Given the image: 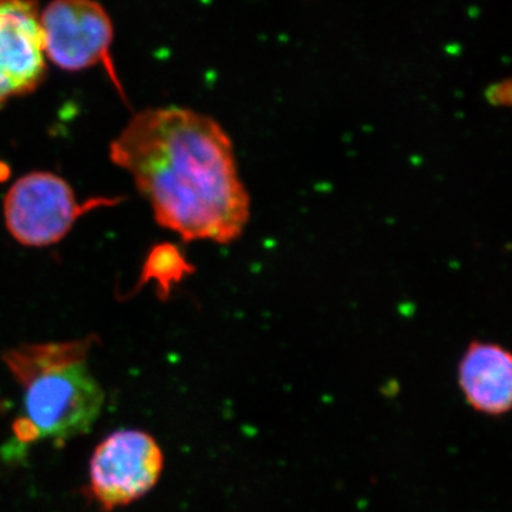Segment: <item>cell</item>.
<instances>
[{
  "mask_svg": "<svg viewBox=\"0 0 512 512\" xmlns=\"http://www.w3.org/2000/svg\"><path fill=\"white\" fill-rule=\"evenodd\" d=\"M157 224L184 241L229 244L241 237L251 201L231 138L211 117L181 107L140 111L110 144Z\"/></svg>",
  "mask_w": 512,
  "mask_h": 512,
  "instance_id": "obj_1",
  "label": "cell"
},
{
  "mask_svg": "<svg viewBox=\"0 0 512 512\" xmlns=\"http://www.w3.org/2000/svg\"><path fill=\"white\" fill-rule=\"evenodd\" d=\"M505 83L497 84V86L491 87L490 93H488V96H490L491 103L494 104H507L510 103L511 100V87L510 84H508L507 87H505Z\"/></svg>",
  "mask_w": 512,
  "mask_h": 512,
  "instance_id": "obj_9",
  "label": "cell"
},
{
  "mask_svg": "<svg viewBox=\"0 0 512 512\" xmlns=\"http://www.w3.org/2000/svg\"><path fill=\"white\" fill-rule=\"evenodd\" d=\"M147 262L148 279L156 276L161 284L165 282V288L167 285L181 281L185 275H190L192 272V266L188 265L183 254L173 245H163V247L154 249Z\"/></svg>",
  "mask_w": 512,
  "mask_h": 512,
  "instance_id": "obj_8",
  "label": "cell"
},
{
  "mask_svg": "<svg viewBox=\"0 0 512 512\" xmlns=\"http://www.w3.org/2000/svg\"><path fill=\"white\" fill-rule=\"evenodd\" d=\"M114 198L77 201L72 185L49 171H32L9 188L3 200L6 229L23 247L45 248L62 241L76 221Z\"/></svg>",
  "mask_w": 512,
  "mask_h": 512,
  "instance_id": "obj_4",
  "label": "cell"
},
{
  "mask_svg": "<svg viewBox=\"0 0 512 512\" xmlns=\"http://www.w3.org/2000/svg\"><path fill=\"white\" fill-rule=\"evenodd\" d=\"M164 463L163 448L147 431H113L94 448L84 495L101 512L128 507L156 487Z\"/></svg>",
  "mask_w": 512,
  "mask_h": 512,
  "instance_id": "obj_3",
  "label": "cell"
},
{
  "mask_svg": "<svg viewBox=\"0 0 512 512\" xmlns=\"http://www.w3.org/2000/svg\"><path fill=\"white\" fill-rule=\"evenodd\" d=\"M458 389L468 407L500 419L512 409V355L493 342L470 343L458 362Z\"/></svg>",
  "mask_w": 512,
  "mask_h": 512,
  "instance_id": "obj_7",
  "label": "cell"
},
{
  "mask_svg": "<svg viewBox=\"0 0 512 512\" xmlns=\"http://www.w3.org/2000/svg\"><path fill=\"white\" fill-rule=\"evenodd\" d=\"M96 342L90 335L23 343L2 353L22 390V413L12 424L16 443L30 446L47 440L62 446L93 429L104 406L103 387L87 363Z\"/></svg>",
  "mask_w": 512,
  "mask_h": 512,
  "instance_id": "obj_2",
  "label": "cell"
},
{
  "mask_svg": "<svg viewBox=\"0 0 512 512\" xmlns=\"http://www.w3.org/2000/svg\"><path fill=\"white\" fill-rule=\"evenodd\" d=\"M43 50L53 64L67 72H80L103 63L117 89L110 49L114 30L106 9L96 0H52L40 12Z\"/></svg>",
  "mask_w": 512,
  "mask_h": 512,
  "instance_id": "obj_5",
  "label": "cell"
},
{
  "mask_svg": "<svg viewBox=\"0 0 512 512\" xmlns=\"http://www.w3.org/2000/svg\"><path fill=\"white\" fill-rule=\"evenodd\" d=\"M45 76L36 0H0V106L35 92Z\"/></svg>",
  "mask_w": 512,
  "mask_h": 512,
  "instance_id": "obj_6",
  "label": "cell"
}]
</instances>
